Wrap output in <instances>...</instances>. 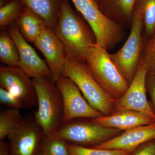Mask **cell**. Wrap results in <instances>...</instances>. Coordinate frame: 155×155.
<instances>
[{
  "label": "cell",
  "instance_id": "4",
  "mask_svg": "<svg viewBox=\"0 0 155 155\" xmlns=\"http://www.w3.org/2000/svg\"><path fill=\"white\" fill-rule=\"evenodd\" d=\"M143 27L142 8L137 3L134 8L130 32L127 41L117 52L109 54L111 60L129 84L135 76L143 52Z\"/></svg>",
  "mask_w": 155,
  "mask_h": 155
},
{
  "label": "cell",
  "instance_id": "7",
  "mask_svg": "<svg viewBox=\"0 0 155 155\" xmlns=\"http://www.w3.org/2000/svg\"><path fill=\"white\" fill-rule=\"evenodd\" d=\"M122 133L116 128L105 127L90 119L88 122H73L63 124L56 135L69 143L92 147L104 143Z\"/></svg>",
  "mask_w": 155,
  "mask_h": 155
},
{
  "label": "cell",
  "instance_id": "9",
  "mask_svg": "<svg viewBox=\"0 0 155 155\" xmlns=\"http://www.w3.org/2000/svg\"><path fill=\"white\" fill-rule=\"evenodd\" d=\"M149 71L148 66L143 54L133 80L124 94L116 100L114 112L132 110L144 113L155 119V113L147 97L146 81Z\"/></svg>",
  "mask_w": 155,
  "mask_h": 155
},
{
  "label": "cell",
  "instance_id": "1",
  "mask_svg": "<svg viewBox=\"0 0 155 155\" xmlns=\"http://www.w3.org/2000/svg\"><path fill=\"white\" fill-rule=\"evenodd\" d=\"M54 32L64 45L67 57L85 63L89 48L96 43L94 32L74 11L68 0H62Z\"/></svg>",
  "mask_w": 155,
  "mask_h": 155
},
{
  "label": "cell",
  "instance_id": "12",
  "mask_svg": "<svg viewBox=\"0 0 155 155\" xmlns=\"http://www.w3.org/2000/svg\"><path fill=\"white\" fill-rule=\"evenodd\" d=\"M44 134L34 119H24L22 125L8 137L11 155H38Z\"/></svg>",
  "mask_w": 155,
  "mask_h": 155
},
{
  "label": "cell",
  "instance_id": "27",
  "mask_svg": "<svg viewBox=\"0 0 155 155\" xmlns=\"http://www.w3.org/2000/svg\"><path fill=\"white\" fill-rule=\"evenodd\" d=\"M130 155H155V139L140 146Z\"/></svg>",
  "mask_w": 155,
  "mask_h": 155
},
{
  "label": "cell",
  "instance_id": "23",
  "mask_svg": "<svg viewBox=\"0 0 155 155\" xmlns=\"http://www.w3.org/2000/svg\"><path fill=\"white\" fill-rule=\"evenodd\" d=\"M70 155H130L132 152L119 150H104L86 147L68 143Z\"/></svg>",
  "mask_w": 155,
  "mask_h": 155
},
{
  "label": "cell",
  "instance_id": "3",
  "mask_svg": "<svg viewBox=\"0 0 155 155\" xmlns=\"http://www.w3.org/2000/svg\"><path fill=\"white\" fill-rule=\"evenodd\" d=\"M109 54L104 48L94 44L89 49L84 64L103 90L117 100L124 94L129 84Z\"/></svg>",
  "mask_w": 155,
  "mask_h": 155
},
{
  "label": "cell",
  "instance_id": "14",
  "mask_svg": "<svg viewBox=\"0 0 155 155\" xmlns=\"http://www.w3.org/2000/svg\"><path fill=\"white\" fill-rule=\"evenodd\" d=\"M155 139V122L125 130L110 140L91 148L133 152L147 142Z\"/></svg>",
  "mask_w": 155,
  "mask_h": 155
},
{
  "label": "cell",
  "instance_id": "5",
  "mask_svg": "<svg viewBox=\"0 0 155 155\" xmlns=\"http://www.w3.org/2000/svg\"><path fill=\"white\" fill-rule=\"evenodd\" d=\"M63 75L71 78L76 84L92 107L104 116L114 113L116 100L103 90L84 63L67 57Z\"/></svg>",
  "mask_w": 155,
  "mask_h": 155
},
{
  "label": "cell",
  "instance_id": "10",
  "mask_svg": "<svg viewBox=\"0 0 155 155\" xmlns=\"http://www.w3.org/2000/svg\"><path fill=\"white\" fill-rule=\"evenodd\" d=\"M0 87L17 97L24 108L38 106L37 94L33 79L18 67H1Z\"/></svg>",
  "mask_w": 155,
  "mask_h": 155
},
{
  "label": "cell",
  "instance_id": "20",
  "mask_svg": "<svg viewBox=\"0 0 155 155\" xmlns=\"http://www.w3.org/2000/svg\"><path fill=\"white\" fill-rule=\"evenodd\" d=\"M19 52L14 41L8 31H2L0 35V61L8 67H18Z\"/></svg>",
  "mask_w": 155,
  "mask_h": 155
},
{
  "label": "cell",
  "instance_id": "8",
  "mask_svg": "<svg viewBox=\"0 0 155 155\" xmlns=\"http://www.w3.org/2000/svg\"><path fill=\"white\" fill-rule=\"evenodd\" d=\"M55 83L63 100V124L79 118L94 119L104 115L90 105L78 87L71 78L62 75Z\"/></svg>",
  "mask_w": 155,
  "mask_h": 155
},
{
  "label": "cell",
  "instance_id": "17",
  "mask_svg": "<svg viewBox=\"0 0 155 155\" xmlns=\"http://www.w3.org/2000/svg\"><path fill=\"white\" fill-rule=\"evenodd\" d=\"M15 23L24 38L33 44L48 26L41 17L25 6Z\"/></svg>",
  "mask_w": 155,
  "mask_h": 155
},
{
  "label": "cell",
  "instance_id": "30",
  "mask_svg": "<svg viewBox=\"0 0 155 155\" xmlns=\"http://www.w3.org/2000/svg\"><path fill=\"white\" fill-rule=\"evenodd\" d=\"M38 155H47L45 153H44L42 151H41V150H40V151L39 152Z\"/></svg>",
  "mask_w": 155,
  "mask_h": 155
},
{
  "label": "cell",
  "instance_id": "28",
  "mask_svg": "<svg viewBox=\"0 0 155 155\" xmlns=\"http://www.w3.org/2000/svg\"><path fill=\"white\" fill-rule=\"evenodd\" d=\"M146 86L155 110V75L149 71L147 76Z\"/></svg>",
  "mask_w": 155,
  "mask_h": 155
},
{
  "label": "cell",
  "instance_id": "29",
  "mask_svg": "<svg viewBox=\"0 0 155 155\" xmlns=\"http://www.w3.org/2000/svg\"><path fill=\"white\" fill-rule=\"evenodd\" d=\"M0 155H11L8 144L4 140L0 141Z\"/></svg>",
  "mask_w": 155,
  "mask_h": 155
},
{
  "label": "cell",
  "instance_id": "26",
  "mask_svg": "<svg viewBox=\"0 0 155 155\" xmlns=\"http://www.w3.org/2000/svg\"><path fill=\"white\" fill-rule=\"evenodd\" d=\"M0 102L10 108L20 109L24 108L20 101L10 92L0 87Z\"/></svg>",
  "mask_w": 155,
  "mask_h": 155
},
{
  "label": "cell",
  "instance_id": "15",
  "mask_svg": "<svg viewBox=\"0 0 155 155\" xmlns=\"http://www.w3.org/2000/svg\"><path fill=\"white\" fill-rule=\"evenodd\" d=\"M91 120L105 127L116 128L122 131L155 122V119L146 114L128 110L115 112L108 116L103 115Z\"/></svg>",
  "mask_w": 155,
  "mask_h": 155
},
{
  "label": "cell",
  "instance_id": "22",
  "mask_svg": "<svg viewBox=\"0 0 155 155\" xmlns=\"http://www.w3.org/2000/svg\"><path fill=\"white\" fill-rule=\"evenodd\" d=\"M68 143L56 134L44 135L41 150L47 155H70Z\"/></svg>",
  "mask_w": 155,
  "mask_h": 155
},
{
  "label": "cell",
  "instance_id": "11",
  "mask_svg": "<svg viewBox=\"0 0 155 155\" xmlns=\"http://www.w3.org/2000/svg\"><path fill=\"white\" fill-rule=\"evenodd\" d=\"M8 32L19 52L20 60L18 68L32 79L42 77L51 78V72L46 62L40 58L24 38L16 23L9 26Z\"/></svg>",
  "mask_w": 155,
  "mask_h": 155
},
{
  "label": "cell",
  "instance_id": "13",
  "mask_svg": "<svg viewBox=\"0 0 155 155\" xmlns=\"http://www.w3.org/2000/svg\"><path fill=\"white\" fill-rule=\"evenodd\" d=\"M44 56L51 72V79L55 82L63 75L67 60L64 45L53 28L46 26L34 43Z\"/></svg>",
  "mask_w": 155,
  "mask_h": 155
},
{
  "label": "cell",
  "instance_id": "2",
  "mask_svg": "<svg viewBox=\"0 0 155 155\" xmlns=\"http://www.w3.org/2000/svg\"><path fill=\"white\" fill-rule=\"evenodd\" d=\"M38 97L37 111L34 119L44 135L55 134L63 124L64 109L61 92L51 78H34Z\"/></svg>",
  "mask_w": 155,
  "mask_h": 155
},
{
  "label": "cell",
  "instance_id": "19",
  "mask_svg": "<svg viewBox=\"0 0 155 155\" xmlns=\"http://www.w3.org/2000/svg\"><path fill=\"white\" fill-rule=\"evenodd\" d=\"M19 109L10 108L0 113V140H4L17 130L24 121Z\"/></svg>",
  "mask_w": 155,
  "mask_h": 155
},
{
  "label": "cell",
  "instance_id": "21",
  "mask_svg": "<svg viewBox=\"0 0 155 155\" xmlns=\"http://www.w3.org/2000/svg\"><path fill=\"white\" fill-rule=\"evenodd\" d=\"M21 0H1L0 26H10L15 23L25 8Z\"/></svg>",
  "mask_w": 155,
  "mask_h": 155
},
{
  "label": "cell",
  "instance_id": "25",
  "mask_svg": "<svg viewBox=\"0 0 155 155\" xmlns=\"http://www.w3.org/2000/svg\"><path fill=\"white\" fill-rule=\"evenodd\" d=\"M143 55L149 72L155 75V30L149 38L144 40Z\"/></svg>",
  "mask_w": 155,
  "mask_h": 155
},
{
  "label": "cell",
  "instance_id": "16",
  "mask_svg": "<svg viewBox=\"0 0 155 155\" xmlns=\"http://www.w3.org/2000/svg\"><path fill=\"white\" fill-rule=\"evenodd\" d=\"M140 0H100L98 5L109 19L122 25H131L134 8Z\"/></svg>",
  "mask_w": 155,
  "mask_h": 155
},
{
  "label": "cell",
  "instance_id": "6",
  "mask_svg": "<svg viewBox=\"0 0 155 155\" xmlns=\"http://www.w3.org/2000/svg\"><path fill=\"white\" fill-rule=\"evenodd\" d=\"M94 32L96 43L107 51L120 42L124 35L122 25L109 19L93 0H71Z\"/></svg>",
  "mask_w": 155,
  "mask_h": 155
},
{
  "label": "cell",
  "instance_id": "24",
  "mask_svg": "<svg viewBox=\"0 0 155 155\" xmlns=\"http://www.w3.org/2000/svg\"><path fill=\"white\" fill-rule=\"evenodd\" d=\"M143 13V27L147 39L155 30V0H140Z\"/></svg>",
  "mask_w": 155,
  "mask_h": 155
},
{
  "label": "cell",
  "instance_id": "31",
  "mask_svg": "<svg viewBox=\"0 0 155 155\" xmlns=\"http://www.w3.org/2000/svg\"><path fill=\"white\" fill-rule=\"evenodd\" d=\"M93 1H94V2H96L97 4H98V3L100 0H93Z\"/></svg>",
  "mask_w": 155,
  "mask_h": 155
},
{
  "label": "cell",
  "instance_id": "18",
  "mask_svg": "<svg viewBox=\"0 0 155 155\" xmlns=\"http://www.w3.org/2000/svg\"><path fill=\"white\" fill-rule=\"evenodd\" d=\"M24 5L41 17L54 28L58 22L62 0H21Z\"/></svg>",
  "mask_w": 155,
  "mask_h": 155
}]
</instances>
